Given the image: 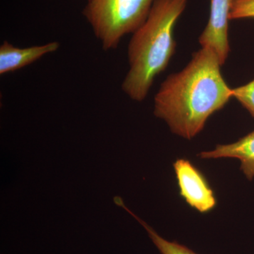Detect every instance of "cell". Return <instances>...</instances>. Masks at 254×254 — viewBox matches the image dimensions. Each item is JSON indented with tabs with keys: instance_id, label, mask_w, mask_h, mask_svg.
Here are the masks:
<instances>
[{
	"instance_id": "1",
	"label": "cell",
	"mask_w": 254,
	"mask_h": 254,
	"mask_svg": "<svg viewBox=\"0 0 254 254\" xmlns=\"http://www.w3.org/2000/svg\"><path fill=\"white\" fill-rule=\"evenodd\" d=\"M218 55L201 47L183 69L169 75L154 98V115L177 136L190 140L204 128L213 114L232 98Z\"/></svg>"
},
{
	"instance_id": "2",
	"label": "cell",
	"mask_w": 254,
	"mask_h": 254,
	"mask_svg": "<svg viewBox=\"0 0 254 254\" xmlns=\"http://www.w3.org/2000/svg\"><path fill=\"white\" fill-rule=\"evenodd\" d=\"M189 0H155L144 23L128 43L129 69L122 84L131 99L146 98L155 78L168 66L176 49L174 30Z\"/></svg>"
},
{
	"instance_id": "3",
	"label": "cell",
	"mask_w": 254,
	"mask_h": 254,
	"mask_svg": "<svg viewBox=\"0 0 254 254\" xmlns=\"http://www.w3.org/2000/svg\"><path fill=\"white\" fill-rule=\"evenodd\" d=\"M155 0H88L83 15L105 51L144 23Z\"/></svg>"
},
{
	"instance_id": "4",
	"label": "cell",
	"mask_w": 254,
	"mask_h": 254,
	"mask_svg": "<svg viewBox=\"0 0 254 254\" xmlns=\"http://www.w3.org/2000/svg\"><path fill=\"white\" fill-rule=\"evenodd\" d=\"M180 195L191 208L207 213L215 208L216 198L206 179L186 159H177L173 164Z\"/></svg>"
},
{
	"instance_id": "5",
	"label": "cell",
	"mask_w": 254,
	"mask_h": 254,
	"mask_svg": "<svg viewBox=\"0 0 254 254\" xmlns=\"http://www.w3.org/2000/svg\"><path fill=\"white\" fill-rule=\"evenodd\" d=\"M232 0H210V16L205 29L198 38L201 47L212 48L222 65L230 52L228 28Z\"/></svg>"
},
{
	"instance_id": "6",
	"label": "cell",
	"mask_w": 254,
	"mask_h": 254,
	"mask_svg": "<svg viewBox=\"0 0 254 254\" xmlns=\"http://www.w3.org/2000/svg\"><path fill=\"white\" fill-rule=\"evenodd\" d=\"M60 47L58 42L53 41L41 46L20 48L5 41L0 46V75L26 67L45 55L55 53Z\"/></svg>"
},
{
	"instance_id": "7",
	"label": "cell",
	"mask_w": 254,
	"mask_h": 254,
	"mask_svg": "<svg viewBox=\"0 0 254 254\" xmlns=\"http://www.w3.org/2000/svg\"><path fill=\"white\" fill-rule=\"evenodd\" d=\"M201 159L236 158L249 180L254 178V131L230 144L218 145L215 149L198 153Z\"/></svg>"
},
{
	"instance_id": "8",
	"label": "cell",
	"mask_w": 254,
	"mask_h": 254,
	"mask_svg": "<svg viewBox=\"0 0 254 254\" xmlns=\"http://www.w3.org/2000/svg\"><path fill=\"white\" fill-rule=\"evenodd\" d=\"M115 204L119 205V206L123 207L124 209L128 212L133 218L136 219L137 221L141 224L142 226L144 227L145 230L148 232V235L150 240H152L153 243L154 244L155 247H157L159 252L161 254H197L193 252L190 249L187 248L185 246L180 245V244L177 243L175 242H170L165 240L163 237L160 236L156 232L149 226L146 222L142 220L141 218L136 216L134 213H132L131 210L128 208H127L124 204L123 199L120 197H115L114 199Z\"/></svg>"
},
{
	"instance_id": "9",
	"label": "cell",
	"mask_w": 254,
	"mask_h": 254,
	"mask_svg": "<svg viewBox=\"0 0 254 254\" xmlns=\"http://www.w3.org/2000/svg\"><path fill=\"white\" fill-rule=\"evenodd\" d=\"M232 98L238 100L254 118V79L244 86L232 88Z\"/></svg>"
},
{
	"instance_id": "10",
	"label": "cell",
	"mask_w": 254,
	"mask_h": 254,
	"mask_svg": "<svg viewBox=\"0 0 254 254\" xmlns=\"http://www.w3.org/2000/svg\"><path fill=\"white\" fill-rule=\"evenodd\" d=\"M254 18V0H232L230 20Z\"/></svg>"
}]
</instances>
